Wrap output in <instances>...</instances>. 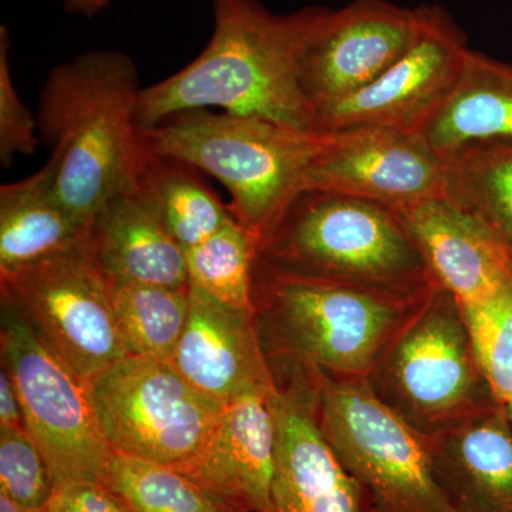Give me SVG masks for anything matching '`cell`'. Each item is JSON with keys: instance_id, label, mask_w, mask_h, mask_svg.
I'll return each mask as SVG.
<instances>
[{"instance_id": "1", "label": "cell", "mask_w": 512, "mask_h": 512, "mask_svg": "<svg viewBox=\"0 0 512 512\" xmlns=\"http://www.w3.org/2000/svg\"><path fill=\"white\" fill-rule=\"evenodd\" d=\"M211 8L214 28L200 55L141 89L140 130L183 111L217 109L318 131L302 90L301 66L333 9L308 6L276 15L259 0H211Z\"/></svg>"}, {"instance_id": "2", "label": "cell", "mask_w": 512, "mask_h": 512, "mask_svg": "<svg viewBox=\"0 0 512 512\" xmlns=\"http://www.w3.org/2000/svg\"><path fill=\"white\" fill-rule=\"evenodd\" d=\"M433 292L375 291L288 274L256 259L255 323L272 379L367 382Z\"/></svg>"}, {"instance_id": "3", "label": "cell", "mask_w": 512, "mask_h": 512, "mask_svg": "<svg viewBox=\"0 0 512 512\" xmlns=\"http://www.w3.org/2000/svg\"><path fill=\"white\" fill-rule=\"evenodd\" d=\"M141 89L130 56L90 50L53 67L40 93L37 130L50 150L57 198L86 224L136 183L146 151Z\"/></svg>"}, {"instance_id": "4", "label": "cell", "mask_w": 512, "mask_h": 512, "mask_svg": "<svg viewBox=\"0 0 512 512\" xmlns=\"http://www.w3.org/2000/svg\"><path fill=\"white\" fill-rule=\"evenodd\" d=\"M141 138L153 153L183 161L220 181L231 197L232 217L261 249L302 194L325 133L200 109L141 130Z\"/></svg>"}, {"instance_id": "5", "label": "cell", "mask_w": 512, "mask_h": 512, "mask_svg": "<svg viewBox=\"0 0 512 512\" xmlns=\"http://www.w3.org/2000/svg\"><path fill=\"white\" fill-rule=\"evenodd\" d=\"M258 261L288 274L400 295H427L439 281L394 208L348 195L303 191Z\"/></svg>"}, {"instance_id": "6", "label": "cell", "mask_w": 512, "mask_h": 512, "mask_svg": "<svg viewBox=\"0 0 512 512\" xmlns=\"http://www.w3.org/2000/svg\"><path fill=\"white\" fill-rule=\"evenodd\" d=\"M367 384L424 436L500 403L484 375L463 306L441 285L384 350Z\"/></svg>"}, {"instance_id": "7", "label": "cell", "mask_w": 512, "mask_h": 512, "mask_svg": "<svg viewBox=\"0 0 512 512\" xmlns=\"http://www.w3.org/2000/svg\"><path fill=\"white\" fill-rule=\"evenodd\" d=\"M309 386L323 436L375 512H457L434 474L426 436L384 406L367 382L316 377Z\"/></svg>"}, {"instance_id": "8", "label": "cell", "mask_w": 512, "mask_h": 512, "mask_svg": "<svg viewBox=\"0 0 512 512\" xmlns=\"http://www.w3.org/2000/svg\"><path fill=\"white\" fill-rule=\"evenodd\" d=\"M87 390L111 453L174 468L204 446L227 406L170 363L133 355L97 373Z\"/></svg>"}, {"instance_id": "9", "label": "cell", "mask_w": 512, "mask_h": 512, "mask_svg": "<svg viewBox=\"0 0 512 512\" xmlns=\"http://www.w3.org/2000/svg\"><path fill=\"white\" fill-rule=\"evenodd\" d=\"M0 299L2 366L16 384L25 429L45 456L56 487L101 480L113 453L101 436L86 382L43 342L12 302Z\"/></svg>"}, {"instance_id": "10", "label": "cell", "mask_w": 512, "mask_h": 512, "mask_svg": "<svg viewBox=\"0 0 512 512\" xmlns=\"http://www.w3.org/2000/svg\"><path fill=\"white\" fill-rule=\"evenodd\" d=\"M0 293L86 384L128 356L109 279L89 245L0 275Z\"/></svg>"}, {"instance_id": "11", "label": "cell", "mask_w": 512, "mask_h": 512, "mask_svg": "<svg viewBox=\"0 0 512 512\" xmlns=\"http://www.w3.org/2000/svg\"><path fill=\"white\" fill-rule=\"evenodd\" d=\"M420 8L412 47L380 79L316 114L320 133L352 127H387L421 133L456 86L467 36L441 6Z\"/></svg>"}, {"instance_id": "12", "label": "cell", "mask_w": 512, "mask_h": 512, "mask_svg": "<svg viewBox=\"0 0 512 512\" xmlns=\"http://www.w3.org/2000/svg\"><path fill=\"white\" fill-rule=\"evenodd\" d=\"M444 184L446 161L421 134L352 127L325 133L303 191L348 195L397 210L444 198Z\"/></svg>"}, {"instance_id": "13", "label": "cell", "mask_w": 512, "mask_h": 512, "mask_svg": "<svg viewBox=\"0 0 512 512\" xmlns=\"http://www.w3.org/2000/svg\"><path fill=\"white\" fill-rule=\"evenodd\" d=\"M420 22V8L389 0L333 9L302 59V90L315 114L380 79L412 47Z\"/></svg>"}, {"instance_id": "14", "label": "cell", "mask_w": 512, "mask_h": 512, "mask_svg": "<svg viewBox=\"0 0 512 512\" xmlns=\"http://www.w3.org/2000/svg\"><path fill=\"white\" fill-rule=\"evenodd\" d=\"M272 404L276 421L274 512H375L365 487L343 466L323 436L312 387L275 383Z\"/></svg>"}, {"instance_id": "15", "label": "cell", "mask_w": 512, "mask_h": 512, "mask_svg": "<svg viewBox=\"0 0 512 512\" xmlns=\"http://www.w3.org/2000/svg\"><path fill=\"white\" fill-rule=\"evenodd\" d=\"M274 386L237 397L195 456L175 468L235 512H274Z\"/></svg>"}, {"instance_id": "16", "label": "cell", "mask_w": 512, "mask_h": 512, "mask_svg": "<svg viewBox=\"0 0 512 512\" xmlns=\"http://www.w3.org/2000/svg\"><path fill=\"white\" fill-rule=\"evenodd\" d=\"M168 363L195 389L224 404L274 386L255 313L227 308L192 288L183 335Z\"/></svg>"}, {"instance_id": "17", "label": "cell", "mask_w": 512, "mask_h": 512, "mask_svg": "<svg viewBox=\"0 0 512 512\" xmlns=\"http://www.w3.org/2000/svg\"><path fill=\"white\" fill-rule=\"evenodd\" d=\"M431 274L463 308L493 298L512 281V255L491 232L446 198L397 208Z\"/></svg>"}, {"instance_id": "18", "label": "cell", "mask_w": 512, "mask_h": 512, "mask_svg": "<svg viewBox=\"0 0 512 512\" xmlns=\"http://www.w3.org/2000/svg\"><path fill=\"white\" fill-rule=\"evenodd\" d=\"M426 440L437 481L457 512H512V420L503 403Z\"/></svg>"}, {"instance_id": "19", "label": "cell", "mask_w": 512, "mask_h": 512, "mask_svg": "<svg viewBox=\"0 0 512 512\" xmlns=\"http://www.w3.org/2000/svg\"><path fill=\"white\" fill-rule=\"evenodd\" d=\"M89 249L110 282L190 286L187 251L137 183L114 195L97 212Z\"/></svg>"}, {"instance_id": "20", "label": "cell", "mask_w": 512, "mask_h": 512, "mask_svg": "<svg viewBox=\"0 0 512 512\" xmlns=\"http://www.w3.org/2000/svg\"><path fill=\"white\" fill-rule=\"evenodd\" d=\"M420 134L444 161L512 141V64L468 50L453 92Z\"/></svg>"}, {"instance_id": "21", "label": "cell", "mask_w": 512, "mask_h": 512, "mask_svg": "<svg viewBox=\"0 0 512 512\" xmlns=\"http://www.w3.org/2000/svg\"><path fill=\"white\" fill-rule=\"evenodd\" d=\"M90 227L57 198L49 164L0 187V275L89 245Z\"/></svg>"}, {"instance_id": "22", "label": "cell", "mask_w": 512, "mask_h": 512, "mask_svg": "<svg viewBox=\"0 0 512 512\" xmlns=\"http://www.w3.org/2000/svg\"><path fill=\"white\" fill-rule=\"evenodd\" d=\"M136 183L185 251L207 241L234 218L228 204L201 180L200 171L148 148Z\"/></svg>"}, {"instance_id": "23", "label": "cell", "mask_w": 512, "mask_h": 512, "mask_svg": "<svg viewBox=\"0 0 512 512\" xmlns=\"http://www.w3.org/2000/svg\"><path fill=\"white\" fill-rule=\"evenodd\" d=\"M444 198L512 255V141L467 148L447 160Z\"/></svg>"}, {"instance_id": "24", "label": "cell", "mask_w": 512, "mask_h": 512, "mask_svg": "<svg viewBox=\"0 0 512 512\" xmlns=\"http://www.w3.org/2000/svg\"><path fill=\"white\" fill-rule=\"evenodd\" d=\"M110 295L128 355L168 362L187 322L190 286L110 282Z\"/></svg>"}, {"instance_id": "25", "label": "cell", "mask_w": 512, "mask_h": 512, "mask_svg": "<svg viewBox=\"0 0 512 512\" xmlns=\"http://www.w3.org/2000/svg\"><path fill=\"white\" fill-rule=\"evenodd\" d=\"M258 254L255 239L232 218L207 241L187 249L188 285L227 308L255 313Z\"/></svg>"}, {"instance_id": "26", "label": "cell", "mask_w": 512, "mask_h": 512, "mask_svg": "<svg viewBox=\"0 0 512 512\" xmlns=\"http://www.w3.org/2000/svg\"><path fill=\"white\" fill-rule=\"evenodd\" d=\"M101 481L133 512H235L174 467L113 453Z\"/></svg>"}, {"instance_id": "27", "label": "cell", "mask_w": 512, "mask_h": 512, "mask_svg": "<svg viewBox=\"0 0 512 512\" xmlns=\"http://www.w3.org/2000/svg\"><path fill=\"white\" fill-rule=\"evenodd\" d=\"M481 367L494 396L512 403V281L493 298L463 308Z\"/></svg>"}, {"instance_id": "28", "label": "cell", "mask_w": 512, "mask_h": 512, "mask_svg": "<svg viewBox=\"0 0 512 512\" xmlns=\"http://www.w3.org/2000/svg\"><path fill=\"white\" fill-rule=\"evenodd\" d=\"M55 480L35 440L26 429H0V494L16 503L45 508Z\"/></svg>"}, {"instance_id": "29", "label": "cell", "mask_w": 512, "mask_h": 512, "mask_svg": "<svg viewBox=\"0 0 512 512\" xmlns=\"http://www.w3.org/2000/svg\"><path fill=\"white\" fill-rule=\"evenodd\" d=\"M10 37L0 26V161L8 168L16 156H33L40 138L36 117L26 109L13 84L9 60Z\"/></svg>"}, {"instance_id": "30", "label": "cell", "mask_w": 512, "mask_h": 512, "mask_svg": "<svg viewBox=\"0 0 512 512\" xmlns=\"http://www.w3.org/2000/svg\"><path fill=\"white\" fill-rule=\"evenodd\" d=\"M45 512H133L101 480H79L57 485Z\"/></svg>"}, {"instance_id": "31", "label": "cell", "mask_w": 512, "mask_h": 512, "mask_svg": "<svg viewBox=\"0 0 512 512\" xmlns=\"http://www.w3.org/2000/svg\"><path fill=\"white\" fill-rule=\"evenodd\" d=\"M0 429H25L22 403L9 370H0Z\"/></svg>"}, {"instance_id": "32", "label": "cell", "mask_w": 512, "mask_h": 512, "mask_svg": "<svg viewBox=\"0 0 512 512\" xmlns=\"http://www.w3.org/2000/svg\"><path fill=\"white\" fill-rule=\"evenodd\" d=\"M110 0H64V8L73 15L92 19L109 8Z\"/></svg>"}, {"instance_id": "33", "label": "cell", "mask_w": 512, "mask_h": 512, "mask_svg": "<svg viewBox=\"0 0 512 512\" xmlns=\"http://www.w3.org/2000/svg\"><path fill=\"white\" fill-rule=\"evenodd\" d=\"M0 512H45L43 508L28 507L16 503L12 498L6 497L5 494H0Z\"/></svg>"}, {"instance_id": "34", "label": "cell", "mask_w": 512, "mask_h": 512, "mask_svg": "<svg viewBox=\"0 0 512 512\" xmlns=\"http://www.w3.org/2000/svg\"><path fill=\"white\" fill-rule=\"evenodd\" d=\"M507 410H508V413H510V417L512 420V403L510 404V406L507 407Z\"/></svg>"}]
</instances>
